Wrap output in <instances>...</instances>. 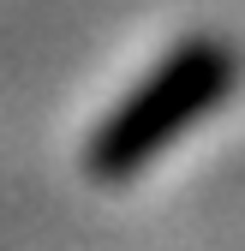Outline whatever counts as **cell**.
<instances>
[{
    "label": "cell",
    "instance_id": "6da1fadb",
    "mask_svg": "<svg viewBox=\"0 0 245 251\" xmlns=\"http://www.w3.org/2000/svg\"><path fill=\"white\" fill-rule=\"evenodd\" d=\"M239 84V54L227 36H186L173 42L156 66H149L126 96H120L102 126L84 144V168L102 185H126L144 168H156L162 155L209 120Z\"/></svg>",
    "mask_w": 245,
    "mask_h": 251
}]
</instances>
